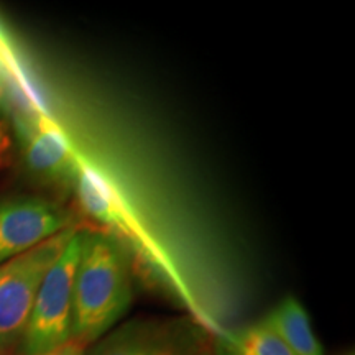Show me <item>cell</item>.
Listing matches in <instances>:
<instances>
[{"mask_svg":"<svg viewBox=\"0 0 355 355\" xmlns=\"http://www.w3.org/2000/svg\"><path fill=\"white\" fill-rule=\"evenodd\" d=\"M73 189L83 211L101 224L104 232L125 248L132 261L133 259L140 261L155 282L166 286L168 291H171L181 303L193 311L194 321L201 324L204 329H209L206 316L170 255L163 250L109 173L84 153L79 157V168Z\"/></svg>","mask_w":355,"mask_h":355,"instance_id":"6da1fadb","label":"cell"},{"mask_svg":"<svg viewBox=\"0 0 355 355\" xmlns=\"http://www.w3.org/2000/svg\"><path fill=\"white\" fill-rule=\"evenodd\" d=\"M133 301L132 259L107 232L84 234L74 277L73 337L94 344L117 326Z\"/></svg>","mask_w":355,"mask_h":355,"instance_id":"7a4b0ae2","label":"cell"},{"mask_svg":"<svg viewBox=\"0 0 355 355\" xmlns=\"http://www.w3.org/2000/svg\"><path fill=\"white\" fill-rule=\"evenodd\" d=\"M84 234L86 229H76L43 277L21 340L25 355L46 352L73 337L74 277L81 259Z\"/></svg>","mask_w":355,"mask_h":355,"instance_id":"3957f363","label":"cell"},{"mask_svg":"<svg viewBox=\"0 0 355 355\" xmlns=\"http://www.w3.org/2000/svg\"><path fill=\"white\" fill-rule=\"evenodd\" d=\"M76 229H66L0 265V355H8L21 344L43 277Z\"/></svg>","mask_w":355,"mask_h":355,"instance_id":"277c9868","label":"cell"},{"mask_svg":"<svg viewBox=\"0 0 355 355\" xmlns=\"http://www.w3.org/2000/svg\"><path fill=\"white\" fill-rule=\"evenodd\" d=\"M207 329L191 318H144L115 326L84 355H199Z\"/></svg>","mask_w":355,"mask_h":355,"instance_id":"5b68a950","label":"cell"},{"mask_svg":"<svg viewBox=\"0 0 355 355\" xmlns=\"http://www.w3.org/2000/svg\"><path fill=\"white\" fill-rule=\"evenodd\" d=\"M71 212L51 199L17 196L0 201V265L74 227Z\"/></svg>","mask_w":355,"mask_h":355,"instance_id":"8992f818","label":"cell"},{"mask_svg":"<svg viewBox=\"0 0 355 355\" xmlns=\"http://www.w3.org/2000/svg\"><path fill=\"white\" fill-rule=\"evenodd\" d=\"M13 119L30 173L43 183L73 188L83 152L76 148L68 133L50 114L15 115Z\"/></svg>","mask_w":355,"mask_h":355,"instance_id":"52a82bcc","label":"cell"},{"mask_svg":"<svg viewBox=\"0 0 355 355\" xmlns=\"http://www.w3.org/2000/svg\"><path fill=\"white\" fill-rule=\"evenodd\" d=\"M293 355H324L308 311L296 296H286L263 318Z\"/></svg>","mask_w":355,"mask_h":355,"instance_id":"ba28073f","label":"cell"},{"mask_svg":"<svg viewBox=\"0 0 355 355\" xmlns=\"http://www.w3.org/2000/svg\"><path fill=\"white\" fill-rule=\"evenodd\" d=\"M212 355H293L263 319L214 337Z\"/></svg>","mask_w":355,"mask_h":355,"instance_id":"9c48e42d","label":"cell"},{"mask_svg":"<svg viewBox=\"0 0 355 355\" xmlns=\"http://www.w3.org/2000/svg\"><path fill=\"white\" fill-rule=\"evenodd\" d=\"M89 345H86L83 340L76 339V337H71L68 343L58 345V347L46 350V352L37 354V355H84L86 354Z\"/></svg>","mask_w":355,"mask_h":355,"instance_id":"30bf717a","label":"cell"},{"mask_svg":"<svg viewBox=\"0 0 355 355\" xmlns=\"http://www.w3.org/2000/svg\"><path fill=\"white\" fill-rule=\"evenodd\" d=\"M2 48H3V40L0 37V112L10 114V105H8V96H7V66L2 55Z\"/></svg>","mask_w":355,"mask_h":355,"instance_id":"8fae6325","label":"cell"},{"mask_svg":"<svg viewBox=\"0 0 355 355\" xmlns=\"http://www.w3.org/2000/svg\"><path fill=\"white\" fill-rule=\"evenodd\" d=\"M10 148V135H8L6 123L0 121V157Z\"/></svg>","mask_w":355,"mask_h":355,"instance_id":"7c38bea8","label":"cell"},{"mask_svg":"<svg viewBox=\"0 0 355 355\" xmlns=\"http://www.w3.org/2000/svg\"><path fill=\"white\" fill-rule=\"evenodd\" d=\"M199 355H212V352H211V350H209V349H207V350H206V352H202V354H199Z\"/></svg>","mask_w":355,"mask_h":355,"instance_id":"4fadbf2b","label":"cell"},{"mask_svg":"<svg viewBox=\"0 0 355 355\" xmlns=\"http://www.w3.org/2000/svg\"><path fill=\"white\" fill-rule=\"evenodd\" d=\"M345 355H354V352H349V354H345Z\"/></svg>","mask_w":355,"mask_h":355,"instance_id":"5bb4252c","label":"cell"}]
</instances>
